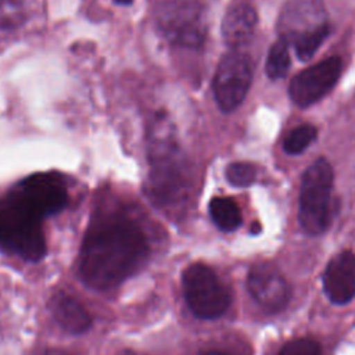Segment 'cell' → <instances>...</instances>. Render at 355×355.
<instances>
[{"label":"cell","mask_w":355,"mask_h":355,"mask_svg":"<svg viewBox=\"0 0 355 355\" xmlns=\"http://www.w3.org/2000/svg\"><path fill=\"white\" fill-rule=\"evenodd\" d=\"M147 254L148 243L140 227L125 216L111 215L87 230L79 272L87 286L108 290L135 273Z\"/></svg>","instance_id":"cell-1"},{"label":"cell","mask_w":355,"mask_h":355,"mask_svg":"<svg viewBox=\"0 0 355 355\" xmlns=\"http://www.w3.org/2000/svg\"><path fill=\"white\" fill-rule=\"evenodd\" d=\"M150 172L146 184L148 198L158 207L172 208L184 201L187 175L173 126L166 116L158 115L148 139Z\"/></svg>","instance_id":"cell-2"},{"label":"cell","mask_w":355,"mask_h":355,"mask_svg":"<svg viewBox=\"0 0 355 355\" xmlns=\"http://www.w3.org/2000/svg\"><path fill=\"white\" fill-rule=\"evenodd\" d=\"M43 219L39 208L15 186L0 198V247L26 261H40L46 254Z\"/></svg>","instance_id":"cell-3"},{"label":"cell","mask_w":355,"mask_h":355,"mask_svg":"<svg viewBox=\"0 0 355 355\" xmlns=\"http://www.w3.org/2000/svg\"><path fill=\"white\" fill-rule=\"evenodd\" d=\"M326 17L322 0H287L277 21L279 37L294 46L300 60L308 61L330 32Z\"/></svg>","instance_id":"cell-4"},{"label":"cell","mask_w":355,"mask_h":355,"mask_svg":"<svg viewBox=\"0 0 355 355\" xmlns=\"http://www.w3.org/2000/svg\"><path fill=\"white\" fill-rule=\"evenodd\" d=\"M333 169L319 158L302 175L298 220L308 234L323 233L333 218Z\"/></svg>","instance_id":"cell-5"},{"label":"cell","mask_w":355,"mask_h":355,"mask_svg":"<svg viewBox=\"0 0 355 355\" xmlns=\"http://www.w3.org/2000/svg\"><path fill=\"white\" fill-rule=\"evenodd\" d=\"M157 26L172 44L196 49L204 43L207 18L197 0H165L157 11Z\"/></svg>","instance_id":"cell-6"},{"label":"cell","mask_w":355,"mask_h":355,"mask_svg":"<svg viewBox=\"0 0 355 355\" xmlns=\"http://www.w3.org/2000/svg\"><path fill=\"white\" fill-rule=\"evenodd\" d=\"M182 286L190 311L200 319H216L230 305L227 287L204 263L189 265L182 275Z\"/></svg>","instance_id":"cell-7"},{"label":"cell","mask_w":355,"mask_h":355,"mask_svg":"<svg viewBox=\"0 0 355 355\" xmlns=\"http://www.w3.org/2000/svg\"><path fill=\"white\" fill-rule=\"evenodd\" d=\"M252 80L251 58L240 51L226 53L215 71L212 90L218 107L230 112L236 110L247 96Z\"/></svg>","instance_id":"cell-8"},{"label":"cell","mask_w":355,"mask_h":355,"mask_svg":"<svg viewBox=\"0 0 355 355\" xmlns=\"http://www.w3.org/2000/svg\"><path fill=\"white\" fill-rule=\"evenodd\" d=\"M341 69V60L338 57H329L301 71L290 82V98L298 107L312 105L334 87Z\"/></svg>","instance_id":"cell-9"},{"label":"cell","mask_w":355,"mask_h":355,"mask_svg":"<svg viewBox=\"0 0 355 355\" xmlns=\"http://www.w3.org/2000/svg\"><path fill=\"white\" fill-rule=\"evenodd\" d=\"M247 287L252 298L266 312L282 311L290 298L287 280L270 262H259L250 269Z\"/></svg>","instance_id":"cell-10"},{"label":"cell","mask_w":355,"mask_h":355,"mask_svg":"<svg viewBox=\"0 0 355 355\" xmlns=\"http://www.w3.org/2000/svg\"><path fill=\"white\" fill-rule=\"evenodd\" d=\"M22 194L32 201L44 216L54 215L68 204L65 183L55 173H35L17 184Z\"/></svg>","instance_id":"cell-11"},{"label":"cell","mask_w":355,"mask_h":355,"mask_svg":"<svg viewBox=\"0 0 355 355\" xmlns=\"http://www.w3.org/2000/svg\"><path fill=\"white\" fill-rule=\"evenodd\" d=\"M323 288L334 304H347L355 297V254L341 251L330 259L323 273Z\"/></svg>","instance_id":"cell-12"},{"label":"cell","mask_w":355,"mask_h":355,"mask_svg":"<svg viewBox=\"0 0 355 355\" xmlns=\"http://www.w3.org/2000/svg\"><path fill=\"white\" fill-rule=\"evenodd\" d=\"M258 17L255 8L245 3L237 1L232 4L222 21V36L225 43L233 50L247 44L254 36Z\"/></svg>","instance_id":"cell-13"},{"label":"cell","mask_w":355,"mask_h":355,"mask_svg":"<svg viewBox=\"0 0 355 355\" xmlns=\"http://www.w3.org/2000/svg\"><path fill=\"white\" fill-rule=\"evenodd\" d=\"M54 320L71 334L85 333L92 326V318L85 306L72 295L58 291L49 302Z\"/></svg>","instance_id":"cell-14"},{"label":"cell","mask_w":355,"mask_h":355,"mask_svg":"<svg viewBox=\"0 0 355 355\" xmlns=\"http://www.w3.org/2000/svg\"><path fill=\"white\" fill-rule=\"evenodd\" d=\"M209 215L223 232L236 230L241 223V212L236 201L229 197H214L209 202Z\"/></svg>","instance_id":"cell-15"},{"label":"cell","mask_w":355,"mask_h":355,"mask_svg":"<svg viewBox=\"0 0 355 355\" xmlns=\"http://www.w3.org/2000/svg\"><path fill=\"white\" fill-rule=\"evenodd\" d=\"M290 54H288V43L283 39H277L272 47L269 49L265 71L270 79H280L287 75L290 69Z\"/></svg>","instance_id":"cell-16"},{"label":"cell","mask_w":355,"mask_h":355,"mask_svg":"<svg viewBox=\"0 0 355 355\" xmlns=\"http://www.w3.org/2000/svg\"><path fill=\"white\" fill-rule=\"evenodd\" d=\"M316 137V129L312 125H301L293 129L284 140V151L295 155L302 153Z\"/></svg>","instance_id":"cell-17"},{"label":"cell","mask_w":355,"mask_h":355,"mask_svg":"<svg viewBox=\"0 0 355 355\" xmlns=\"http://www.w3.org/2000/svg\"><path fill=\"white\" fill-rule=\"evenodd\" d=\"M257 171L250 162H232L226 168V179L230 184L237 187H245L255 180Z\"/></svg>","instance_id":"cell-18"},{"label":"cell","mask_w":355,"mask_h":355,"mask_svg":"<svg viewBox=\"0 0 355 355\" xmlns=\"http://www.w3.org/2000/svg\"><path fill=\"white\" fill-rule=\"evenodd\" d=\"M279 355H320V347L315 340L302 337L286 343Z\"/></svg>","instance_id":"cell-19"},{"label":"cell","mask_w":355,"mask_h":355,"mask_svg":"<svg viewBox=\"0 0 355 355\" xmlns=\"http://www.w3.org/2000/svg\"><path fill=\"white\" fill-rule=\"evenodd\" d=\"M22 17L15 0H0V26H15Z\"/></svg>","instance_id":"cell-20"},{"label":"cell","mask_w":355,"mask_h":355,"mask_svg":"<svg viewBox=\"0 0 355 355\" xmlns=\"http://www.w3.org/2000/svg\"><path fill=\"white\" fill-rule=\"evenodd\" d=\"M115 1L119 4H130L132 3V0H115Z\"/></svg>","instance_id":"cell-21"},{"label":"cell","mask_w":355,"mask_h":355,"mask_svg":"<svg viewBox=\"0 0 355 355\" xmlns=\"http://www.w3.org/2000/svg\"><path fill=\"white\" fill-rule=\"evenodd\" d=\"M205 355H225V354L218 352V351H212V352H208V354H205Z\"/></svg>","instance_id":"cell-22"}]
</instances>
